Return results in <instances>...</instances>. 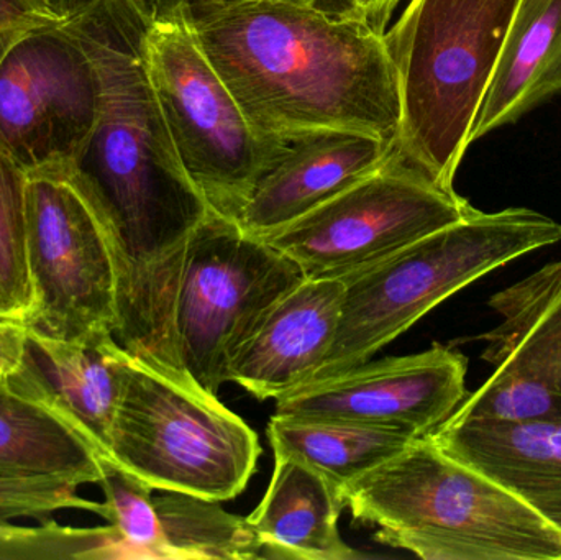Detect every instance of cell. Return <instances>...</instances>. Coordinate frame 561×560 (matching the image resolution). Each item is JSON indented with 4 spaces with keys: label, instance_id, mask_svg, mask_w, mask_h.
<instances>
[{
    "label": "cell",
    "instance_id": "obj_1",
    "mask_svg": "<svg viewBox=\"0 0 561 560\" xmlns=\"http://www.w3.org/2000/svg\"><path fill=\"white\" fill-rule=\"evenodd\" d=\"M148 0H85L62 25L98 79V115L76 161L104 227L117 282L118 344L183 385L174 309L191 237L210 207L171 140L147 69Z\"/></svg>",
    "mask_w": 561,
    "mask_h": 560
},
{
    "label": "cell",
    "instance_id": "obj_2",
    "mask_svg": "<svg viewBox=\"0 0 561 560\" xmlns=\"http://www.w3.org/2000/svg\"><path fill=\"white\" fill-rule=\"evenodd\" d=\"M190 28L266 140L336 128L398 141V78L385 33L365 20L240 0Z\"/></svg>",
    "mask_w": 561,
    "mask_h": 560
},
{
    "label": "cell",
    "instance_id": "obj_3",
    "mask_svg": "<svg viewBox=\"0 0 561 560\" xmlns=\"http://www.w3.org/2000/svg\"><path fill=\"white\" fill-rule=\"evenodd\" d=\"M346 508L375 539L425 560H561V533L431 437L346 487Z\"/></svg>",
    "mask_w": 561,
    "mask_h": 560
},
{
    "label": "cell",
    "instance_id": "obj_4",
    "mask_svg": "<svg viewBox=\"0 0 561 560\" xmlns=\"http://www.w3.org/2000/svg\"><path fill=\"white\" fill-rule=\"evenodd\" d=\"M519 0H411L385 32L398 78V153L448 190Z\"/></svg>",
    "mask_w": 561,
    "mask_h": 560
},
{
    "label": "cell",
    "instance_id": "obj_5",
    "mask_svg": "<svg viewBox=\"0 0 561 560\" xmlns=\"http://www.w3.org/2000/svg\"><path fill=\"white\" fill-rule=\"evenodd\" d=\"M560 240L561 224L537 210L477 209L388 259L345 276L342 318L316 378L365 364L455 293Z\"/></svg>",
    "mask_w": 561,
    "mask_h": 560
},
{
    "label": "cell",
    "instance_id": "obj_6",
    "mask_svg": "<svg viewBox=\"0 0 561 560\" xmlns=\"http://www.w3.org/2000/svg\"><path fill=\"white\" fill-rule=\"evenodd\" d=\"M255 431L219 398L130 357L108 459L153 490L237 499L256 472Z\"/></svg>",
    "mask_w": 561,
    "mask_h": 560
},
{
    "label": "cell",
    "instance_id": "obj_7",
    "mask_svg": "<svg viewBox=\"0 0 561 560\" xmlns=\"http://www.w3.org/2000/svg\"><path fill=\"white\" fill-rule=\"evenodd\" d=\"M304 279L275 247L209 210L187 245L174 309L178 361L190 380L217 397L237 352Z\"/></svg>",
    "mask_w": 561,
    "mask_h": 560
},
{
    "label": "cell",
    "instance_id": "obj_8",
    "mask_svg": "<svg viewBox=\"0 0 561 560\" xmlns=\"http://www.w3.org/2000/svg\"><path fill=\"white\" fill-rule=\"evenodd\" d=\"M147 69L187 178L210 210L237 220L286 141L252 127L184 23L153 19Z\"/></svg>",
    "mask_w": 561,
    "mask_h": 560
},
{
    "label": "cell",
    "instance_id": "obj_9",
    "mask_svg": "<svg viewBox=\"0 0 561 560\" xmlns=\"http://www.w3.org/2000/svg\"><path fill=\"white\" fill-rule=\"evenodd\" d=\"M28 334L76 341L117 328V282L104 227L72 161L26 171Z\"/></svg>",
    "mask_w": 561,
    "mask_h": 560
},
{
    "label": "cell",
    "instance_id": "obj_10",
    "mask_svg": "<svg viewBox=\"0 0 561 560\" xmlns=\"http://www.w3.org/2000/svg\"><path fill=\"white\" fill-rule=\"evenodd\" d=\"M474 210L396 150L379 170L259 239L293 260L307 279H343Z\"/></svg>",
    "mask_w": 561,
    "mask_h": 560
},
{
    "label": "cell",
    "instance_id": "obj_11",
    "mask_svg": "<svg viewBox=\"0 0 561 560\" xmlns=\"http://www.w3.org/2000/svg\"><path fill=\"white\" fill-rule=\"evenodd\" d=\"M95 115L94 66L62 23L23 33L0 59V153L23 170L76 163Z\"/></svg>",
    "mask_w": 561,
    "mask_h": 560
},
{
    "label": "cell",
    "instance_id": "obj_12",
    "mask_svg": "<svg viewBox=\"0 0 561 560\" xmlns=\"http://www.w3.org/2000/svg\"><path fill=\"white\" fill-rule=\"evenodd\" d=\"M501 316L483 335L491 377L451 420L561 421V260L491 296Z\"/></svg>",
    "mask_w": 561,
    "mask_h": 560
},
{
    "label": "cell",
    "instance_id": "obj_13",
    "mask_svg": "<svg viewBox=\"0 0 561 560\" xmlns=\"http://www.w3.org/2000/svg\"><path fill=\"white\" fill-rule=\"evenodd\" d=\"M468 361L432 345L421 354L365 362L316 378L276 400L278 416L365 424L421 439L467 400Z\"/></svg>",
    "mask_w": 561,
    "mask_h": 560
},
{
    "label": "cell",
    "instance_id": "obj_14",
    "mask_svg": "<svg viewBox=\"0 0 561 560\" xmlns=\"http://www.w3.org/2000/svg\"><path fill=\"white\" fill-rule=\"evenodd\" d=\"M398 141L365 132H304L260 178L236 222L262 237L294 222L388 163Z\"/></svg>",
    "mask_w": 561,
    "mask_h": 560
},
{
    "label": "cell",
    "instance_id": "obj_15",
    "mask_svg": "<svg viewBox=\"0 0 561 560\" xmlns=\"http://www.w3.org/2000/svg\"><path fill=\"white\" fill-rule=\"evenodd\" d=\"M343 279H304L270 309L233 357L229 381L278 400L316 378L342 318Z\"/></svg>",
    "mask_w": 561,
    "mask_h": 560
},
{
    "label": "cell",
    "instance_id": "obj_16",
    "mask_svg": "<svg viewBox=\"0 0 561 560\" xmlns=\"http://www.w3.org/2000/svg\"><path fill=\"white\" fill-rule=\"evenodd\" d=\"M428 437L448 456L513 490L561 533V421L448 418Z\"/></svg>",
    "mask_w": 561,
    "mask_h": 560
},
{
    "label": "cell",
    "instance_id": "obj_17",
    "mask_svg": "<svg viewBox=\"0 0 561 560\" xmlns=\"http://www.w3.org/2000/svg\"><path fill=\"white\" fill-rule=\"evenodd\" d=\"M130 357L108 329H99L76 341L28 334L30 368L101 459H108L112 427Z\"/></svg>",
    "mask_w": 561,
    "mask_h": 560
},
{
    "label": "cell",
    "instance_id": "obj_18",
    "mask_svg": "<svg viewBox=\"0 0 561 560\" xmlns=\"http://www.w3.org/2000/svg\"><path fill=\"white\" fill-rule=\"evenodd\" d=\"M28 354V352H26ZM101 456L25 362L0 380V476L101 479Z\"/></svg>",
    "mask_w": 561,
    "mask_h": 560
},
{
    "label": "cell",
    "instance_id": "obj_19",
    "mask_svg": "<svg viewBox=\"0 0 561 560\" xmlns=\"http://www.w3.org/2000/svg\"><path fill=\"white\" fill-rule=\"evenodd\" d=\"M342 490L302 460L275 454V472L259 508L247 516L268 559L356 560L339 532Z\"/></svg>",
    "mask_w": 561,
    "mask_h": 560
},
{
    "label": "cell",
    "instance_id": "obj_20",
    "mask_svg": "<svg viewBox=\"0 0 561 560\" xmlns=\"http://www.w3.org/2000/svg\"><path fill=\"white\" fill-rule=\"evenodd\" d=\"M561 95V0H519L471 144Z\"/></svg>",
    "mask_w": 561,
    "mask_h": 560
},
{
    "label": "cell",
    "instance_id": "obj_21",
    "mask_svg": "<svg viewBox=\"0 0 561 560\" xmlns=\"http://www.w3.org/2000/svg\"><path fill=\"white\" fill-rule=\"evenodd\" d=\"M268 439L273 453L302 460L342 492L414 441L405 434L365 424L278 414L270 421Z\"/></svg>",
    "mask_w": 561,
    "mask_h": 560
},
{
    "label": "cell",
    "instance_id": "obj_22",
    "mask_svg": "<svg viewBox=\"0 0 561 560\" xmlns=\"http://www.w3.org/2000/svg\"><path fill=\"white\" fill-rule=\"evenodd\" d=\"M168 559H268L249 519L183 492L153 496Z\"/></svg>",
    "mask_w": 561,
    "mask_h": 560
},
{
    "label": "cell",
    "instance_id": "obj_23",
    "mask_svg": "<svg viewBox=\"0 0 561 560\" xmlns=\"http://www.w3.org/2000/svg\"><path fill=\"white\" fill-rule=\"evenodd\" d=\"M26 171L0 153V316L23 322L32 311L26 260Z\"/></svg>",
    "mask_w": 561,
    "mask_h": 560
},
{
    "label": "cell",
    "instance_id": "obj_24",
    "mask_svg": "<svg viewBox=\"0 0 561 560\" xmlns=\"http://www.w3.org/2000/svg\"><path fill=\"white\" fill-rule=\"evenodd\" d=\"M134 559L112 525L72 528L56 522L39 526L0 519V560Z\"/></svg>",
    "mask_w": 561,
    "mask_h": 560
},
{
    "label": "cell",
    "instance_id": "obj_25",
    "mask_svg": "<svg viewBox=\"0 0 561 560\" xmlns=\"http://www.w3.org/2000/svg\"><path fill=\"white\" fill-rule=\"evenodd\" d=\"M98 485L105 495V516L135 559H168L153 503V489L111 459H101Z\"/></svg>",
    "mask_w": 561,
    "mask_h": 560
},
{
    "label": "cell",
    "instance_id": "obj_26",
    "mask_svg": "<svg viewBox=\"0 0 561 560\" xmlns=\"http://www.w3.org/2000/svg\"><path fill=\"white\" fill-rule=\"evenodd\" d=\"M88 485L76 476H0V519H45L62 510H81L105 516L104 503L79 495Z\"/></svg>",
    "mask_w": 561,
    "mask_h": 560
},
{
    "label": "cell",
    "instance_id": "obj_27",
    "mask_svg": "<svg viewBox=\"0 0 561 560\" xmlns=\"http://www.w3.org/2000/svg\"><path fill=\"white\" fill-rule=\"evenodd\" d=\"M65 20L48 0H0V33L30 32L59 25Z\"/></svg>",
    "mask_w": 561,
    "mask_h": 560
},
{
    "label": "cell",
    "instance_id": "obj_28",
    "mask_svg": "<svg viewBox=\"0 0 561 560\" xmlns=\"http://www.w3.org/2000/svg\"><path fill=\"white\" fill-rule=\"evenodd\" d=\"M237 2L240 0H148L154 20L180 22L187 26Z\"/></svg>",
    "mask_w": 561,
    "mask_h": 560
},
{
    "label": "cell",
    "instance_id": "obj_29",
    "mask_svg": "<svg viewBox=\"0 0 561 560\" xmlns=\"http://www.w3.org/2000/svg\"><path fill=\"white\" fill-rule=\"evenodd\" d=\"M28 331L23 322L0 316V377L16 374L25 365Z\"/></svg>",
    "mask_w": 561,
    "mask_h": 560
},
{
    "label": "cell",
    "instance_id": "obj_30",
    "mask_svg": "<svg viewBox=\"0 0 561 560\" xmlns=\"http://www.w3.org/2000/svg\"><path fill=\"white\" fill-rule=\"evenodd\" d=\"M399 0H355L359 16L376 32L385 33L386 25Z\"/></svg>",
    "mask_w": 561,
    "mask_h": 560
},
{
    "label": "cell",
    "instance_id": "obj_31",
    "mask_svg": "<svg viewBox=\"0 0 561 560\" xmlns=\"http://www.w3.org/2000/svg\"><path fill=\"white\" fill-rule=\"evenodd\" d=\"M287 2L302 3V5L312 7V9L320 10L327 15L342 16V19H362L355 0H287Z\"/></svg>",
    "mask_w": 561,
    "mask_h": 560
},
{
    "label": "cell",
    "instance_id": "obj_32",
    "mask_svg": "<svg viewBox=\"0 0 561 560\" xmlns=\"http://www.w3.org/2000/svg\"><path fill=\"white\" fill-rule=\"evenodd\" d=\"M85 0H48L49 5L56 10V12L61 13L62 16L68 19L76 9L84 3Z\"/></svg>",
    "mask_w": 561,
    "mask_h": 560
},
{
    "label": "cell",
    "instance_id": "obj_33",
    "mask_svg": "<svg viewBox=\"0 0 561 560\" xmlns=\"http://www.w3.org/2000/svg\"><path fill=\"white\" fill-rule=\"evenodd\" d=\"M25 32H5L0 33V59L3 58L7 52H9L10 46L20 38Z\"/></svg>",
    "mask_w": 561,
    "mask_h": 560
},
{
    "label": "cell",
    "instance_id": "obj_34",
    "mask_svg": "<svg viewBox=\"0 0 561 560\" xmlns=\"http://www.w3.org/2000/svg\"><path fill=\"white\" fill-rule=\"evenodd\" d=\"M0 380H3V378H2V377H0Z\"/></svg>",
    "mask_w": 561,
    "mask_h": 560
}]
</instances>
